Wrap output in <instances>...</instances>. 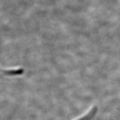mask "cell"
<instances>
[{"mask_svg": "<svg viewBox=\"0 0 120 120\" xmlns=\"http://www.w3.org/2000/svg\"><path fill=\"white\" fill-rule=\"evenodd\" d=\"M2 72L4 75H6V76H18V75H21L23 74L24 69L22 68H18L15 69L3 70H2Z\"/></svg>", "mask_w": 120, "mask_h": 120, "instance_id": "6da1fadb", "label": "cell"}, {"mask_svg": "<svg viewBox=\"0 0 120 120\" xmlns=\"http://www.w3.org/2000/svg\"><path fill=\"white\" fill-rule=\"evenodd\" d=\"M97 111V108L96 107H94L93 108V109L90 110L89 112L85 115L84 117H82L81 118L79 119L78 120H90L92 119L94 116L95 115Z\"/></svg>", "mask_w": 120, "mask_h": 120, "instance_id": "7a4b0ae2", "label": "cell"}]
</instances>
